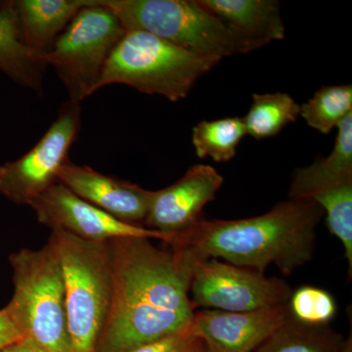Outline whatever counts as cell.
<instances>
[{
	"instance_id": "obj_1",
	"label": "cell",
	"mask_w": 352,
	"mask_h": 352,
	"mask_svg": "<svg viewBox=\"0 0 352 352\" xmlns=\"http://www.w3.org/2000/svg\"><path fill=\"white\" fill-rule=\"evenodd\" d=\"M151 240L109 241L112 302L95 352H131L188 331L196 311L189 294L192 258Z\"/></svg>"
},
{
	"instance_id": "obj_2",
	"label": "cell",
	"mask_w": 352,
	"mask_h": 352,
	"mask_svg": "<svg viewBox=\"0 0 352 352\" xmlns=\"http://www.w3.org/2000/svg\"><path fill=\"white\" fill-rule=\"evenodd\" d=\"M323 215L315 201L291 199L251 219H201L164 244L192 258L222 259L261 273L274 264L291 275L311 261Z\"/></svg>"
},
{
	"instance_id": "obj_3",
	"label": "cell",
	"mask_w": 352,
	"mask_h": 352,
	"mask_svg": "<svg viewBox=\"0 0 352 352\" xmlns=\"http://www.w3.org/2000/svg\"><path fill=\"white\" fill-rule=\"evenodd\" d=\"M126 31L154 34L200 56L223 59L263 44L236 32L198 0H96Z\"/></svg>"
},
{
	"instance_id": "obj_4",
	"label": "cell",
	"mask_w": 352,
	"mask_h": 352,
	"mask_svg": "<svg viewBox=\"0 0 352 352\" xmlns=\"http://www.w3.org/2000/svg\"><path fill=\"white\" fill-rule=\"evenodd\" d=\"M48 242L63 271L72 352H95L113 296L109 242H92L66 231L52 230Z\"/></svg>"
},
{
	"instance_id": "obj_5",
	"label": "cell",
	"mask_w": 352,
	"mask_h": 352,
	"mask_svg": "<svg viewBox=\"0 0 352 352\" xmlns=\"http://www.w3.org/2000/svg\"><path fill=\"white\" fill-rule=\"evenodd\" d=\"M220 61L200 56L148 32L126 31L109 57L98 90L117 83L176 102L186 98L201 76Z\"/></svg>"
},
{
	"instance_id": "obj_6",
	"label": "cell",
	"mask_w": 352,
	"mask_h": 352,
	"mask_svg": "<svg viewBox=\"0 0 352 352\" xmlns=\"http://www.w3.org/2000/svg\"><path fill=\"white\" fill-rule=\"evenodd\" d=\"M14 294L6 305L24 337L50 352H72L63 271L50 242L9 256Z\"/></svg>"
},
{
	"instance_id": "obj_7",
	"label": "cell",
	"mask_w": 352,
	"mask_h": 352,
	"mask_svg": "<svg viewBox=\"0 0 352 352\" xmlns=\"http://www.w3.org/2000/svg\"><path fill=\"white\" fill-rule=\"evenodd\" d=\"M126 30L117 16L96 0L80 9L45 55L69 95L80 103L98 91L111 53Z\"/></svg>"
},
{
	"instance_id": "obj_8",
	"label": "cell",
	"mask_w": 352,
	"mask_h": 352,
	"mask_svg": "<svg viewBox=\"0 0 352 352\" xmlns=\"http://www.w3.org/2000/svg\"><path fill=\"white\" fill-rule=\"evenodd\" d=\"M189 294L196 309L250 312L288 305L292 289L284 280L258 271L217 258H192Z\"/></svg>"
},
{
	"instance_id": "obj_9",
	"label": "cell",
	"mask_w": 352,
	"mask_h": 352,
	"mask_svg": "<svg viewBox=\"0 0 352 352\" xmlns=\"http://www.w3.org/2000/svg\"><path fill=\"white\" fill-rule=\"evenodd\" d=\"M82 126L80 103L68 100L38 143L16 161L0 166V194L17 205H30L56 184L69 161V148Z\"/></svg>"
},
{
	"instance_id": "obj_10",
	"label": "cell",
	"mask_w": 352,
	"mask_h": 352,
	"mask_svg": "<svg viewBox=\"0 0 352 352\" xmlns=\"http://www.w3.org/2000/svg\"><path fill=\"white\" fill-rule=\"evenodd\" d=\"M36 219L52 230L60 229L82 239L109 242L118 238H148L168 243L163 233L115 219L58 182L30 203Z\"/></svg>"
},
{
	"instance_id": "obj_11",
	"label": "cell",
	"mask_w": 352,
	"mask_h": 352,
	"mask_svg": "<svg viewBox=\"0 0 352 352\" xmlns=\"http://www.w3.org/2000/svg\"><path fill=\"white\" fill-rule=\"evenodd\" d=\"M289 315L288 305L250 312L196 310L188 331L208 352H254Z\"/></svg>"
},
{
	"instance_id": "obj_12",
	"label": "cell",
	"mask_w": 352,
	"mask_h": 352,
	"mask_svg": "<svg viewBox=\"0 0 352 352\" xmlns=\"http://www.w3.org/2000/svg\"><path fill=\"white\" fill-rule=\"evenodd\" d=\"M223 177L212 166L196 164L178 182L153 192L143 226L173 238L204 219L203 210L214 201Z\"/></svg>"
},
{
	"instance_id": "obj_13",
	"label": "cell",
	"mask_w": 352,
	"mask_h": 352,
	"mask_svg": "<svg viewBox=\"0 0 352 352\" xmlns=\"http://www.w3.org/2000/svg\"><path fill=\"white\" fill-rule=\"evenodd\" d=\"M58 182L115 219L133 226H143L154 192L69 160L60 170Z\"/></svg>"
},
{
	"instance_id": "obj_14",
	"label": "cell",
	"mask_w": 352,
	"mask_h": 352,
	"mask_svg": "<svg viewBox=\"0 0 352 352\" xmlns=\"http://www.w3.org/2000/svg\"><path fill=\"white\" fill-rule=\"evenodd\" d=\"M22 32L30 50L41 57L54 45L80 9L92 0H12Z\"/></svg>"
},
{
	"instance_id": "obj_15",
	"label": "cell",
	"mask_w": 352,
	"mask_h": 352,
	"mask_svg": "<svg viewBox=\"0 0 352 352\" xmlns=\"http://www.w3.org/2000/svg\"><path fill=\"white\" fill-rule=\"evenodd\" d=\"M46 67L44 58L25 44L12 0L0 1V71L43 96Z\"/></svg>"
},
{
	"instance_id": "obj_16",
	"label": "cell",
	"mask_w": 352,
	"mask_h": 352,
	"mask_svg": "<svg viewBox=\"0 0 352 352\" xmlns=\"http://www.w3.org/2000/svg\"><path fill=\"white\" fill-rule=\"evenodd\" d=\"M201 6L248 38L265 45L285 38L276 0H198Z\"/></svg>"
},
{
	"instance_id": "obj_17",
	"label": "cell",
	"mask_w": 352,
	"mask_h": 352,
	"mask_svg": "<svg viewBox=\"0 0 352 352\" xmlns=\"http://www.w3.org/2000/svg\"><path fill=\"white\" fill-rule=\"evenodd\" d=\"M337 129L332 153L295 170L289 186V198L308 200L322 190L352 182V113Z\"/></svg>"
},
{
	"instance_id": "obj_18",
	"label": "cell",
	"mask_w": 352,
	"mask_h": 352,
	"mask_svg": "<svg viewBox=\"0 0 352 352\" xmlns=\"http://www.w3.org/2000/svg\"><path fill=\"white\" fill-rule=\"evenodd\" d=\"M346 340L329 325H309L289 315L254 352H342Z\"/></svg>"
},
{
	"instance_id": "obj_19",
	"label": "cell",
	"mask_w": 352,
	"mask_h": 352,
	"mask_svg": "<svg viewBox=\"0 0 352 352\" xmlns=\"http://www.w3.org/2000/svg\"><path fill=\"white\" fill-rule=\"evenodd\" d=\"M300 113V105L289 94H254L249 112L243 118L247 134L254 139L271 138L277 135Z\"/></svg>"
},
{
	"instance_id": "obj_20",
	"label": "cell",
	"mask_w": 352,
	"mask_h": 352,
	"mask_svg": "<svg viewBox=\"0 0 352 352\" xmlns=\"http://www.w3.org/2000/svg\"><path fill=\"white\" fill-rule=\"evenodd\" d=\"M247 134L243 118L203 120L193 129L192 142L197 156L210 157L217 163L233 159L241 140Z\"/></svg>"
},
{
	"instance_id": "obj_21",
	"label": "cell",
	"mask_w": 352,
	"mask_h": 352,
	"mask_svg": "<svg viewBox=\"0 0 352 352\" xmlns=\"http://www.w3.org/2000/svg\"><path fill=\"white\" fill-rule=\"evenodd\" d=\"M352 113V85H330L317 90L312 98L300 106L308 126L328 134Z\"/></svg>"
},
{
	"instance_id": "obj_22",
	"label": "cell",
	"mask_w": 352,
	"mask_h": 352,
	"mask_svg": "<svg viewBox=\"0 0 352 352\" xmlns=\"http://www.w3.org/2000/svg\"><path fill=\"white\" fill-rule=\"evenodd\" d=\"M323 208L326 223L331 234L344 245L349 263V277L352 274V182L322 190L310 197Z\"/></svg>"
},
{
	"instance_id": "obj_23",
	"label": "cell",
	"mask_w": 352,
	"mask_h": 352,
	"mask_svg": "<svg viewBox=\"0 0 352 352\" xmlns=\"http://www.w3.org/2000/svg\"><path fill=\"white\" fill-rule=\"evenodd\" d=\"M288 307L296 320L309 325H328L337 314L335 298L325 289L302 286L292 293Z\"/></svg>"
},
{
	"instance_id": "obj_24",
	"label": "cell",
	"mask_w": 352,
	"mask_h": 352,
	"mask_svg": "<svg viewBox=\"0 0 352 352\" xmlns=\"http://www.w3.org/2000/svg\"><path fill=\"white\" fill-rule=\"evenodd\" d=\"M206 347L189 331L175 333L131 352H204Z\"/></svg>"
},
{
	"instance_id": "obj_25",
	"label": "cell",
	"mask_w": 352,
	"mask_h": 352,
	"mask_svg": "<svg viewBox=\"0 0 352 352\" xmlns=\"http://www.w3.org/2000/svg\"><path fill=\"white\" fill-rule=\"evenodd\" d=\"M24 337L7 307L0 309V351Z\"/></svg>"
},
{
	"instance_id": "obj_26",
	"label": "cell",
	"mask_w": 352,
	"mask_h": 352,
	"mask_svg": "<svg viewBox=\"0 0 352 352\" xmlns=\"http://www.w3.org/2000/svg\"><path fill=\"white\" fill-rule=\"evenodd\" d=\"M0 352H50L29 337H23Z\"/></svg>"
},
{
	"instance_id": "obj_27",
	"label": "cell",
	"mask_w": 352,
	"mask_h": 352,
	"mask_svg": "<svg viewBox=\"0 0 352 352\" xmlns=\"http://www.w3.org/2000/svg\"><path fill=\"white\" fill-rule=\"evenodd\" d=\"M342 352H352L351 336L349 337V339L346 340Z\"/></svg>"
},
{
	"instance_id": "obj_28",
	"label": "cell",
	"mask_w": 352,
	"mask_h": 352,
	"mask_svg": "<svg viewBox=\"0 0 352 352\" xmlns=\"http://www.w3.org/2000/svg\"><path fill=\"white\" fill-rule=\"evenodd\" d=\"M204 352H208V351H207V349H205V351H204Z\"/></svg>"
}]
</instances>
